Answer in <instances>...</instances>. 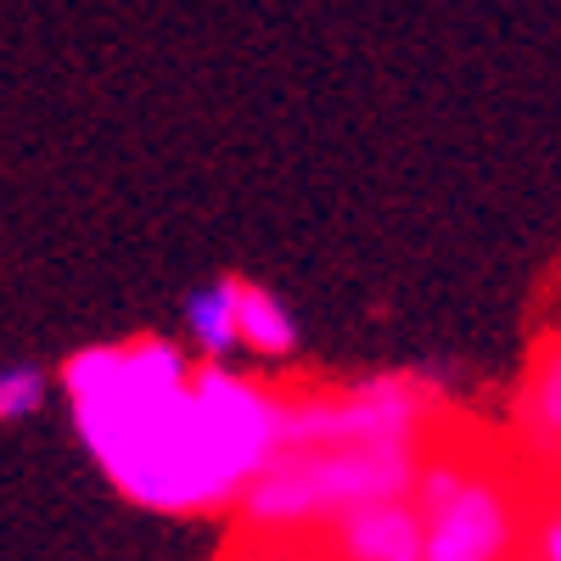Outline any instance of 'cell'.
Instances as JSON below:
<instances>
[{
  "label": "cell",
  "mask_w": 561,
  "mask_h": 561,
  "mask_svg": "<svg viewBox=\"0 0 561 561\" xmlns=\"http://www.w3.org/2000/svg\"><path fill=\"white\" fill-rule=\"evenodd\" d=\"M57 382L90 460L147 511H225L280 455L287 393L225 359L192 365L169 337L73 348Z\"/></svg>",
  "instance_id": "1"
},
{
  "label": "cell",
  "mask_w": 561,
  "mask_h": 561,
  "mask_svg": "<svg viewBox=\"0 0 561 561\" xmlns=\"http://www.w3.org/2000/svg\"><path fill=\"white\" fill-rule=\"evenodd\" d=\"M421 472V438L404 444H332L280 449L242 489V517L253 528H309L365 500H399Z\"/></svg>",
  "instance_id": "2"
},
{
  "label": "cell",
  "mask_w": 561,
  "mask_h": 561,
  "mask_svg": "<svg viewBox=\"0 0 561 561\" xmlns=\"http://www.w3.org/2000/svg\"><path fill=\"white\" fill-rule=\"evenodd\" d=\"M427 388L410 377H370L348 393H287L280 449H332V444H404L427 433Z\"/></svg>",
  "instance_id": "3"
},
{
  "label": "cell",
  "mask_w": 561,
  "mask_h": 561,
  "mask_svg": "<svg viewBox=\"0 0 561 561\" xmlns=\"http://www.w3.org/2000/svg\"><path fill=\"white\" fill-rule=\"evenodd\" d=\"M517 545V505L494 478L466 483L421 517V561H505Z\"/></svg>",
  "instance_id": "4"
},
{
  "label": "cell",
  "mask_w": 561,
  "mask_h": 561,
  "mask_svg": "<svg viewBox=\"0 0 561 561\" xmlns=\"http://www.w3.org/2000/svg\"><path fill=\"white\" fill-rule=\"evenodd\" d=\"M325 528H332L337 561H421V511L410 494L337 511Z\"/></svg>",
  "instance_id": "5"
},
{
  "label": "cell",
  "mask_w": 561,
  "mask_h": 561,
  "mask_svg": "<svg viewBox=\"0 0 561 561\" xmlns=\"http://www.w3.org/2000/svg\"><path fill=\"white\" fill-rule=\"evenodd\" d=\"M237 348L259 359H287L298 348V320L259 280H237Z\"/></svg>",
  "instance_id": "6"
},
{
  "label": "cell",
  "mask_w": 561,
  "mask_h": 561,
  "mask_svg": "<svg viewBox=\"0 0 561 561\" xmlns=\"http://www.w3.org/2000/svg\"><path fill=\"white\" fill-rule=\"evenodd\" d=\"M185 337L203 359L237 354V275H214L185 298Z\"/></svg>",
  "instance_id": "7"
},
{
  "label": "cell",
  "mask_w": 561,
  "mask_h": 561,
  "mask_svg": "<svg viewBox=\"0 0 561 561\" xmlns=\"http://www.w3.org/2000/svg\"><path fill=\"white\" fill-rule=\"evenodd\" d=\"M523 433L534 449L561 455V348H550L528 382V404H523Z\"/></svg>",
  "instance_id": "8"
},
{
  "label": "cell",
  "mask_w": 561,
  "mask_h": 561,
  "mask_svg": "<svg viewBox=\"0 0 561 561\" xmlns=\"http://www.w3.org/2000/svg\"><path fill=\"white\" fill-rule=\"evenodd\" d=\"M45 399H51V377L28 359L0 365V427H18V421L39 415Z\"/></svg>",
  "instance_id": "9"
},
{
  "label": "cell",
  "mask_w": 561,
  "mask_h": 561,
  "mask_svg": "<svg viewBox=\"0 0 561 561\" xmlns=\"http://www.w3.org/2000/svg\"><path fill=\"white\" fill-rule=\"evenodd\" d=\"M539 561H561V511L539 523Z\"/></svg>",
  "instance_id": "10"
}]
</instances>
